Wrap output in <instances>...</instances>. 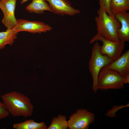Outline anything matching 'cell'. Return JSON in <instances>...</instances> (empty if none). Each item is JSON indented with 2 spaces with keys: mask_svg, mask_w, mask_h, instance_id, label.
Returning a JSON list of instances; mask_svg holds the SVG:
<instances>
[{
  "mask_svg": "<svg viewBox=\"0 0 129 129\" xmlns=\"http://www.w3.org/2000/svg\"><path fill=\"white\" fill-rule=\"evenodd\" d=\"M2 102L9 114L14 117L31 116L34 107L30 99L20 92L14 91L1 95Z\"/></svg>",
  "mask_w": 129,
  "mask_h": 129,
  "instance_id": "obj_1",
  "label": "cell"
},
{
  "mask_svg": "<svg viewBox=\"0 0 129 129\" xmlns=\"http://www.w3.org/2000/svg\"><path fill=\"white\" fill-rule=\"evenodd\" d=\"M97 16L95 17L97 30V34L106 39L114 42L119 41L117 31L120 24L114 15L109 16L104 10L99 9L97 11Z\"/></svg>",
  "mask_w": 129,
  "mask_h": 129,
  "instance_id": "obj_2",
  "label": "cell"
},
{
  "mask_svg": "<svg viewBox=\"0 0 129 129\" xmlns=\"http://www.w3.org/2000/svg\"><path fill=\"white\" fill-rule=\"evenodd\" d=\"M100 46L98 42H96L92 48L89 62V71L92 78V89L95 93L98 90L97 79L100 71L102 68L114 61L107 55L101 54L100 50Z\"/></svg>",
  "mask_w": 129,
  "mask_h": 129,
  "instance_id": "obj_3",
  "label": "cell"
},
{
  "mask_svg": "<svg viewBox=\"0 0 129 129\" xmlns=\"http://www.w3.org/2000/svg\"><path fill=\"white\" fill-rule=\"evenodd\" d=\"M98 89H121L124 87V77L118 73L108 69L106 66L100 71L97 79Z\"/></svg>",
  "mask_w": 129,
  "mask_h": 129,
  "instance_id": "obj_4",
  "label": "cell"
},
{
  "mask_svg": "<svg viewBox=\"0 0 129 129\" xmlns=\"http://www.w3.org/2000/svg\"><path fill=\"white\" fill-rule=\"evenodd\" d=\"M100 41L102 43L100 46V51L102 55H105L115 60L121 55L124 48L125 43L120 41H113L101 37L96 34L90 40V43H92L96 41Z\"/></svg>",
  "mask_w": 129,
  "mask_h": 129,
  "instance_id": "obj_5",
  "label": "cell"
},
{
  "mask_svg": "<svg viewBox=\"0 0 129 129\" xmlns=\"http://www.w3.org/2000/svg\"><path fill=\"white\" fill-rule=\"evenodd\" d=\"M94 114L85 109H77L69 117L67 121L70 129H88L90 124L94 122Z\"/></svg>",
  "mask_w": 129,
  "mask_h": 129,
  "instance_id": "obj_6",
  "label": "cell"
},
{
  "mask_svg": "<svg viewBox=\"0 0 129 129\" xmlns=\"http://www.w3.org/2000/svg\"><path fill=\"white\" fill-rule=\"evenodd\" d=\"M53 29L50 26L43 22L21 19L17 20L16 25L12 29L18 32L26 31L40 33L50 31Z\"/></svg>",
  "mask_w": 129,
  "mask_h": 129,
  "instance_id": "obj_7",
  "label": "cell"
},
{
  "mask_svg": "<svg viewBox=\"0 0 129 129\" xmlns=\"http://www.w3.org/2000/svg\"><path fill=\"white\" fill-rule=\"evenodd\" d=\"M16 2V0L0 1V8L4 15L1 22L6 30L12 29L16 24L17 19L15 15Z\"/></svg>",
  "mask_w": 129,
  "mask_h": 129,
  "instance_id": "obj_8",
  "label": "cell"
},
{
  "mask_svg": "<svg viewBox=\"0 0 129 129\" xmlns=\"http://www.w3.org/2000/svg\"><path fill=\"white\" fill-rule=\"evenodd\" d=\"M49 3L51 12L63 16H72L80 13L79 10L72 6L68 0H45Z\"/></svg>",
  "mask_w": 129,
  "mask_h": 129,
  "instance_id": "obj_9",
  "label": "cell"
},
{
  "mask_svg": "<svg viewBox=\"0 0 129 129\" xmlns=\"http://www.w3.org/2000/svg\"><path fill=\"white\" fill-rule=\"evenodd\" d=\"M124 77L129 75V50L106 66Z\"/></svg>",
  "mask_w": 129,
  "mask_h": 129,
  "instance_id": "obj_10",
  "label": "cell"
},
{
  "mask_svg": "<svg viewBox=\"0 0 129 129\" xmlns=\"http://www.w3.org/2000/svg\"><path fill=\"white\" fill-rule=\"evenodd\" d=\"M116 19L120 22V28L117 31L119 40L129 42V13L127 11L120 12L115 14Z\"/></svg>",
  "mask_w": 129,
  "mask_h": 129,
  "instance_id": "obj_11",
  "label": "cell"
},
{
  "mask_svg": "<svg viewBox=\"0 0 129 129\" xmlns=\"http://www.w3.org/2000/svg\"><path fill=\"white\" fill-rule=\"evenodd\" d=\"M45 0H32L26 8V10L31 13L43 14L45 11L51 12L48 3Z\"/></svg>",
  "mask_w": 129,
  "mask_h": 129,
  "instance_id": "obj_12",
  "label": "cell"
},
{
  "mask_svg": "<svg viewBox=\"0 0 129 129\" xmlns=\"http://www.w3.org/2000/svg\"><path fill=\"white\" fill-rule=\"evenodd\" d=\"M13 127L15 129H46L47 128L44 122H36L33 119L15 123L13 124Z\"/></svg>",
  "mask_w": 129,
  "mask_h": 129,
  "instance_id": "obj_13",
  "label": "cell"
},
{
  "mask_svg": "<svg viewBox=\"0 0 129 129\" xmlns=\"http://www.w3.org/2000/svg\"><path fill=\"white\" fill-rule=\"evenodd\" d=\"M18 33L12 29L0 32V49L3 48L7 44L12 45L17 38Z\"/></svg>",
  "mask_w": 129,
  "mask_h": 129,
  "instance_id": "obj_14",
  "label": "cell"
},
{
  "mask_svg": "<svg viewBox=\"0 0 129 129\" xmlns=\"http://www.w3.org/2000/svg\"><path fill=\"white\" fill-rule=\"evenodd\" d=\"M110 9L112 15L129 10V0H111Z\"/></svg>",
  "mask_w": 129,
  "mask_h": 129,
  "instance_id": "obj_15",
  "label": "cell"
},
{
  "mask_svg": "<svg viewBox=\"0 0 129 129\" xmlns=\"http://www.w3.org/2000/svg\"><path fill=\"white\" fill-rule=\"evenodd\" d=\"M66 116L59 114L57 117H54L47 129H66L68 128Z\"/></svg>",
  "mask_w": 129,
  "mask_h": 129,
  "instance_id": "obj_16",
  "label": "cell"
},
{
  "mask_svg": "<svg viewBox=\"0 0 129 129\" xmlns=\"http://www.w3.org/2000/svg\"><path fill=\"white\" fill-rule=\"evenodd\" d=\"M111 0H98L99 9L105 11L109 16L113 15L112 14L110 9V4Z\"/></svg>",
  "mask_w": 129,
  "mask_h": 129,
  "instance_id": "obj_17",
  "label": "cell"
},
{
  "mask_svg": "<svg viewBox=\"0 0 129 129\" xmlns=\"http://www.w3.org/2000/svg\"><path fill=\"white\" fill-rule=\"evenodd\" d=\"M9 114L2 102L0 101V120L6 117Z\"/></svg>",
  "mask_w": 129,
  "mask_h": 129,
  "instance_id": "obj_18",
  "label": "cell"
},
{
  "mask_svg": "<svg viewBox=\"0 0 129 129\" xmlns=\"http://www.w3.org/2000/svg\"><path fill=\"white\" fill-rule=\"evenodd\" d=\"M120 105L119 106H113L111 109L108 111L107 113L106 114L107 116L109 117H112V115L113 114L115 113V112H116L117 111L119 110L120 108H122L124 107H128L129 106V103L126 106Z\"/></svg>",
  "mask_w": 129,
  "mask_h": 129,
  "instance_id": "obj_19",
  "label": "cell"
},
{
  "mask_svg": "<svg viewBox=\"0 0 129 129\" xmlns=\"http://www.w3.org/2000/svg\"><path fill=\"white\" fill-rule=\"evenodd\" d=\"M124 84L129 83V75L124 77Z\"/></svg>",
  "mask_w": 129,
  "mask_h": 129,
  "instance_id": "obj_20",
  "label": "cell"
},
{
  "mask_svg": "<svg viewBox=\"0 0 129 129\" xmlns=\"http://www.w3.org/2000/svg\"><path fill=\"white\" fill-rule=\"evenodd\" d=\"M28 0H22L20 4H23Z\"/></svg>",
  "mask_w": 129,
  "mask_h": 129,
  "instance_id": "obj_21",
  "label": "cell"
},
{
  "mask_svg": "<svg viewBox=\"0 0 129 129\" xmlns=\"http://www.w3.org/2000/svg\"><path fill=\"white\" fill-rule=\"evenodd\" d=\"M0 0V1H1V0Z\"/></svg>",
  "mask_w": 129,
  "mask_h": 129,
  "instance_id": "obj_22",
  "label": "cell"
}]
</instances>
